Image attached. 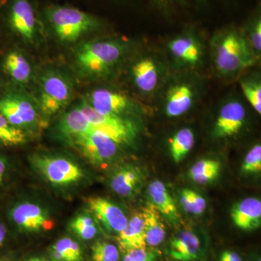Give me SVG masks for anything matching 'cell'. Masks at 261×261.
<instances>
[{"label":"cell","instance_id":"cell-14","mask_svg":"<svg viewBox=\"0 0 261 261\" xmlns=\"http://www.w3.org/2000/svg\"><path fill=\"white\" fill-rule=\"evenodd\" d=\"M8 216L11 224L20 231L33 232L53 227V221L45 211L31 201L15 202L10 207Z\"/></svg>","mask_w":261,"mask_h":261},{"label":"cell","instance_id":"cell-30","mask_svg":"<svg viewBox=\"0 0 261 261\" xmlns=\"http://www.w3.org/2000/svg\"><path fill=\"white\" fill-rule=\"evenodd\" d=\"M53 256L58 260L81 261L82 250L80 245L72 239L65 238L57 242L51 248Z\"/></svg>","mask_w":261,"mask_h":261},{"label":"cell","instance_id":"cell-27","mask_svg":"<svg viewBox=\"0 0 261 261\" xmlns=\"http://www.w3.org/2000/svg\"><path fill=\"white\" fill-rule=\"evenodd\" d=\"M221 170L219 161L212 159L199 160L189 170L188 176L198 185H207L219 177Z\"/></svg>","mask_w":261,"mask_h":261},{"label":"cell","instance_id":"cell-1","mask_svg":"<svg viewBox=\"0 0 261 261\" xmlns=\"http://www.w3.org/2000/svg\"><path fill=\"white\" fill-rule=\"evenodd\" d=\"M209 61L214 74L225 82H238L249 70L260 65L242 27L229 25L208 39Z\"/></svg>","mask_w":261,"mask_h":261},{"label":"cell","instance_id":"cell-13","mask_svg":"<svg viewBox=\"0 0 261 261\" xmlns=\"http://www.w3.org/2000/svg\"><path fill=\"white\" fill-rule=\"evenodd\" d=\"M38 106L31 98L22 94H9L0 98V113L24 132L37 124Z\"/></svg>","mask_w":261,"mask_h":261},{"label":"cell","instance_id":"cell-34","mask_svg":"<svg viewBox=\"0 0 261 261\" xmlns=\"http://www.w3.org/2000/svg\"><path fill=\"white\" fill-rule=\"evenodd\" d=\"M157 258L155 252L147 250V248H140L127 251L123 261H157Z\"/></svg>","mask_w":261,"mask_h":261},{"label":"cell","instance_id":"cell-10","mask_svg":"<svg viewBox=\"0 0 261 261\" xmlns=\"http://www.w3.org/2000/svg\"><path fill=\"white\" fill-rule=\"evenodd\" d=\"M89 106L102 114L134 118L141 112V106L134 98L121 90L99 88L89 92L84 98Z\"/></svg>","mask_w":261,"mask_h":261},{"label":"cell","instance_id":"cell-3","mask_svg":"<svg viewBox=\"0 0 261 261\" xmlns=\"http://www.w3.org/2000/svg\"><path fill=\"white\" fill-rule=\"evenodd\" d=\"M206 82L202 73L172 71L154 102L167 119L185 116L205 97Z\"/></svg>","mask_w":261,"mask_h":261},{"label":"cell","instance_id":"cell-17","mask_svg":"<svg viewBox=\"0 0 261 261\" xmlns=\"http://www.w3.org/2000/svg\"><path fill=\"white\" fill-rule=\"evenodd\" d=\"M89 208L110 232L120 233L125 229L128 220L123 211L111 201L102 197L87 200Z\"/></svg>","mask_w":261,"mask_h":261},{"label":"cell","instance_id":"cell-15","mask_svg":"<svg viewBox=\"0 0 261 261\" xmlns=\"http://www.w3.org/2000/svg\"><path fill=\"white\" fill-rule=\"evenodd\" d=\"M8 22L12 30L27 42H33L39 32L35 9L30 0H10Z\"/></svg>","mask_w":261,"mask_h":261},{"label":"cell","instance_id":"cell-25","mask_svg":"<svg viewBox=\"0 0 261 261\" xmlns=\"http://www.w3.org/2000/svg\"><path fill=\"white\" fill-rule=\"evenodd\" d=\"M92 129V125L79 106L65 113L58 125L60 133L70 141Z\"/></svg>","mask_w":261,"mask_h":261},{"label":"cell","instance_id":"cell-36","mask_svg":"<svg viewBox=\"0 0 261 261\" xmlns=\"http://www.w3.org/2000/svg\"><path fill=\"white\" fill-rule=\"evenodd\" d=\"M9 169V162L5 156L0 155V188L4 185Z\"/></svg>","mask_w":261,"mask_h":261},{"label":"cell","instance_id":"cell-35","mask_svg":"<svg viewBox=\"0 0 261 261\" xmlns=\"http://www.w3.org/2000/svg\"><path fill=\"white\" fill-rule=\"evenodd\" d=\"M218 261H247V252L238 248H226L220 253Z\"/></svg>","mask_w":261,"mask_h":261},{"label":"cell","instance_id":"cell-20","mask_svg":"<svg viewBox=\"0 0 261 261\" xmlns=\"http://www.w3.org/2000/svg\"><path fill=\"white\" fill-rule=\"evenodd\" d=\"M237 82L240 93L261 119V65L244 73Z\"/></svg>","mask_w":261,"mask_h":261},{"label":"cell","instance_id":"cell-37","mask_svg":"<svg viewBox=\"0 0 261 261\" xmlns=\"http://www.w3.org/2000/svg\"><path fill=\"white\" fill-rule=\"evenodd\" d=\"M247 261H261V249H254L247 252Z\"/></svg>","mask_w":261,"mask_h":261},{"label":"cell","instance_id":"cell-24","mask_svg":"<svg viewBox=\"0 0 261 261\" xmlns=\"http://www.w3.org/2000/svg\"><path fill=\"white\" fill-rule=\"evenodd\" d=\"M142 214L145 224L147 245L159 246L164 241L166 235V226L163 221L162 216L150 202L143 209Z\"/></svg>","mask_w":261,"mask_h":261},{"label":"cell","instance_id":"cell-29","mask_svg":"<svg viewBox=\"0 0 261 261\" xmlns=\"http://www.w3.org/2000/svg\"><path fill=\"white\" fill-rule=\"evenodd\" d=\"M27 133L14 126L0 113V144L7 147H16L27 142Z\"/></svg>","mask_w":261,"mask_h":261},{"label":"cell","instance_id":"cell-21","mask_svg":"<svg viewBox=\"0 0 261 261\" xmlns=\"http://www.w3.org/2000/svg\"><path fill=\"white\" fill-rule=\"evenodd\" d=\"M142 173L140 168L126 166L118 169L111 178V187L115 193L123 197H132L140 187Z\"/></svg>","mask_w":261,"mask_h":261},{"label":"cell","instance_id":"cell-22","mask_svg":"<svg viewBox=\"0 0 261 261\" xmlns=\"http://www.w3.org/2000/svg\"><path fill=\"white\" fill-rule=\"evenodd\" d=\"M118 242L121 249L126 252L147 247L142 214L135 215L128 220L126 227L118 233Z\"/></svg>","mask_w":261,"mask_h":261},{"label":"cell","instance_id":"cell-6","mask_svg":"<svg viewBox=\"0 0 261 261\" xmlns=\"http://www.w3.org/2000/svg\"><path fill=\"white\" fill-rule=\"evenodd\" d=\"M135 51L127 61L128 80L137 94L154 100L172 70L162 48L137 55Z\"/></svg>","mask_w":261,"mask_h":261},{"label":"cell","instance_id":"cell-28","mask_svg":"<svg viewBox=\"0 0 261 261\" xmlns=\"http://www.w3.org/2000/svg\"><path fill=\"white\" fill-rule=\"evenodd\" d=\"M242 28L250 47L261 63V3L247 19Z\"/></svg>","mask_w":261,"mask_h":261},{"label":"cell","instance_id":"cell-12","mask_svg":"<svg viewBox=\"0 0 261 261\" xmlns=\"http://www.w3.org/2000/svg\"><path fill=\"white\" fill-rule=\"evenodd\" d=\"M71 142L86 159L96 165L109 162L122 147L108 136L95 129L75 137Z\"/></svg>","mask_w":261,"mask_h":261},{"label":"cell","instance_id":"cell-2","mask_svg":"<svg viewBox=\"0 0 261 261\" xmlns=\"http://www.w3.org/2000/svg\"><path fill=\"white\" fill-rule=\"evenodd\" d=\"M135 50V43L123 38L86 42L75 51V65L84 76L106 78L123 68Z\"/></svg>","mask_w":261,"mask_h":261},{"label":"cell","instance_id":"cell-9","mask_svg":"<svg viewBox=\"0 0 261 261\" xmlns=\"http://www.w3.org/2000/svg\"><path fill=\"white\" fill-rule=\"evenodd\" d=\"M79 107L94 129L108 136L121 147L132 145L138 138L140 129L135 118L98 113L84 99Z\"/></svg>","mask_w":261,"mask_h":261},{"label":"cell","instance_id":"cell-40","mask_svg":"<svg viewBox=\"0 0 261 261\" xmlns=\"http://www.w3.org/2000/svg\"><path fill=\"white\" fill-rule=\"evenodd\" d=\"M0 261H4L3 260V259L0 258Z\"/></svg>","mask_w":261,"mask_h":261},{"label":"cell","instance_id":"cell-39","mask_svg":"<svg viewBox=\"0 0 261 261\" xmlns=\"http://www.w3.org/2000/svg\"><path fill=\"white\" fill-rule=\"evenodd\" d=\"M25 261H43L42 259L37 258V257H34V258L29 259V260Z\"/></svg>","mask_w":261,"mask_h":261},{"label":"cell","instance_id":"cell-19","mask_svg":"<svg viewBox=\"0 0 261 261\" xmlns=\"http://www.w3.org/2000/svg\"><path fill=\"white\" fill-rule=\"evenodd\" d=\"M147 194L150 203L157 209L170 224L178 225L181 221V216L172 195L163 181L154 180L149 184Z\"/></svg>","mask_w":261,"mask_h":261},{"label":"cell","instance_id":"cell-16","mask_svg":"<svg viewBox=\"0 0 261 261\" xmlns=\"http://www.w3.org/2000/svg\"><path fill=\"white\" fill-rule=\"evenodd\" d=\"M167 252L175 261H200L205 256V248L197 233L184 230L170 240Z\"/></svg>","mask_w":261,"mask_h":261},{"label":"cell","instance_id":"cell-11","mask_svg":"<svg viewBox=\"0 0 261 261\" xmlns=\"http://www.w3.org/2000/svg\"><path fill=\"white\" fill-rule=\"evenodd\" d=\"M30 161L38 172L53 185H70L84 176L80 166L64 158L34 154Z\"/></svg>","mask_w":261,"mask_h":261},{"label":"cell","instance_id":"cell-18","mask_svg":"<svg viewBox=\"0 0 261 261\" xmlns=\"http://www.w3.org/2000/svg\"><path fill=\"white\" fill-rule=\"evenodd\" d=\"M238 174L242 181L261 187V138L247 142L239 163Z\"/></svg>","mask_w":261,"mask_h":261},{"label":"cell","instance_id":"cell-4","mask_svg":"<svg viewBox=\"0 0 261 261\" xmlns=\"http://www.w3.org/2000/svg\"><path fill=\"white\" fill-rule=\"evenodd\" d=\"M221 99L211 126V138L225 142L243 140L251 133L254 116L257 115L239 89L225 94Z\"/></svg>","mask_w":261,"mask_h":261},{"label":"cell","instance_id":"cell-8","mask_svg":"<svg viewBox=\"0 0 261 261\" xmlns=\"http://www.w3.org/2000/svg\"><path fill=\"white\" fill-rule=\"evenodd\" d=\"M73 94V82L65 72L56 68L43 72L39 82L38 104L44 116H53L63 109Z\"/></svg>","mask_w":261,"mask_h":261},{"label":"cell","instance_id":"cell-26","mask_svg":"<svg viewBox=\"0 0 261 261\" xmlns=\"http://www.w3.org/2000/svg\"><path fill=\"white\" fill-rule=\"evenodd\" d=\"M3 66L7 73L16 83L28 84L32 79V65L27 58L18 51H10L7 55Z\"/></svg>","mask_w":261,"mask_h":261},{"label":"cell","instance_id":"cell-7","mask_svg":"<svg viewBox=\"0 0 261 261\" xmlns=\"http://www.w3.org/2000/svg\"><path fill=\"white\" fill-rule=\"evenodd\" d=\"M44 16L57 38L67 44L76 42L102 25L97 17L65 5L48 6L44 10Z\"/></svg>","mask_w":261,"mask_h":261},{"label":"cell","instance_id":"cell-23","mask_svg":"<svg viewBox=\"0 0 261 261\" xmlns=\"http://www.w3.org/2000/svg\"><path fill=\"white\" fill-rule=\"evenodd\" d=\"M196 136L193 128L183 126L178 128L168 138V151L173 162H181L195 145Z\"/></svg>","mask_w":261,"mask_h":261},{"label":"cell","instance_id":"cell-33","mask_svg":"<svg viewBox=\"0 0 261 261\" xmlns=\"http://www.w3.org/2000/svg\"><path fill=\"white\" fill-rule=\"evenodd\" d=\"M92 261H118L119 251L112 243L97 241L92 247Z\"/></svg>","mask_w":261,"mask_h":261},{"label":"cell","instance_id":"cell-38","mask_svg":"<svg viewBox=\"0 0 261 261\" xmlns=\"http://www.w3.org/2000/svg\"><path fill=\"white\" fill-rule=\"evenodd\" d=\"M7 235H8V228L6 225L3 221H0V247L4 245Z\"/></svg>","mask_w":261,"mask_h":261},{"label":"cell","instance_id":"cell-5","mask_svg":"<svg viewBox=\"0 0 261 261\" xmlns=\"http://www.w3.org/2000/svg\"><path fill=\"white\" fill-rule=\"evenodd\" d=\"M162 49L172 71L202 73L209 61L208 41L193 25L166 38Z\"/></svg>","mask_w":261,"mask_h":261},{"label":"cell","instance_id":"cell-32","mask_svg":"<svg viewBox=\"0 0 261 261\" xmlns=\"http://www.w3.org/2000/svg\"><path fill=\"white\" fill-rule=\"evenodd\" d=\"M70 228L79 237L84 240H90L97 233V226L91 216L87 214L77 216L70 223Z\"/></svg>","mask_w":261,"mask_h":261},{"label":"cell","instance_id":"cell-31","mask_svg":"<svg viewBox=\"0 0 261 261\" xmlns=\"http://www.w3.org/2000/svg\"><path fill=\"white\" fill-rule=\"evenodd\" d=\"M179 201L185 212L196 216L203 214L207 207L205 199L200 194L188 188L181 190Z\"/></svg>","mask_w":261,"mask_h":261}]
</instances>
